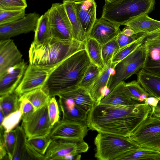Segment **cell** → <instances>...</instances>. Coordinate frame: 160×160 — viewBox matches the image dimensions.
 I'll return each instance as SVG.
<instances>
[{"label":"cell","instance_id":"1","mask_svg":"<svg viewBox=\"0 0 160 160\" xmlns=\"http://www.w3.org/2000/svg\"><path fill=\"white\" fill-rule=\"evenodd\" d=\"M151 110L144 102L126 106L96 104L88 112L86 123L89 129L98 133L129 137Z\"/></svg>","mask_w":160,"mask_h":160},{"label":"cell","instance_id":"2","mask_svg":"<svg viewBox=\"0 0 160 160\" xmlns=\"http://www.w3.org/2000/svg\"><path fill=\"white\" fill-rule=\"evenodd\" d=\"M91 62L85 49L77 52L51 70L42 89L51 98L78 87Z\"/></svg>","mask_w":160,"mask_h":160},{"label":"cell","instance_id":"3","mask_svg":"<svg viewBox=\"0 0 160 160\" xmlns=\"http://www.w3.org/2000/svg\"><path fill=\"white\" fill-rule=\"evenodd\" d=\"M85 42L65 41L51 37L40 44L32 42L29 50V63L53 68L75 52L85 49Z\"/></svg>","mask_w":160,"mask_h":160},{"label":"cell","instance_id":"4","mask_svg":"<svg viewBox=\"0 0 160 160\" xmlns=\"http://www.w3.org/2000/svg\"><path fill=\"white\" fill-rule=\"evenodd\" d=\"M102 18L119 27L132 19L153 10L155 0H117L105 2Z\"/></svg>","mask_w":160,"mask_h":160},{"label":"cell","instance_id":"5","mask_svg":"<svg viewBox=\"0 0 160 160\" xmlns=\"http://www.w3.org/2000/svg\"><path fill=\"white\" fill-rule=\"evenodd\" d=\"M95 157L99 160H116L120 156L139 146L129 137L98 133L94 140Z\"/></svg>","mask_w":160,"mask_h":160},{"label":"cell","instance_id":"6","mask_svg":"<svg viewBox=\"0 0 160 160\" xmlns=\"http://www.w3.org/2000/svg\"><path fill=\"white\" fill-rule=\"evenodd\" d=\"M146 58L144 43L118 62L114 68V72L110 78L108 86L109 93L120 82L124 81L142 68Z\"/></svg>","mask_w":160,"mask_h":160},{"label":"cell","instance_id":"7","mask_svg":"<svg viewBox=\"0 0 160 160\" xmlns=\"http://www.w3.org/2000/svg\"><path fill=\"white\" fill-rule=\"evenodd\" d=\"M129 137L139 147L160 152V118L149 115Z\"/></svg>","mask_w":160,"mask_h":160},{"label":"cell","instance_id":"8","mask_svg":"<svg viewBox=\"0 0 160 160\" xmlns=\"http://www.w3.org/2000/svg\"><path fill=\"white\" fill-rule=\"evenodd\" d=\"M89 146L84 141L72 142L52 140L45 155L46 160H79L80 154L88 151Z\"/></svg>","mask_w":160,"mask_h":160},{"label":"cell","instance_id":"9","mask_svg":"<svg viewBox=\"0 0 160 160\" xmlns=\"http://www.w3.org/2000/svg\"><path fill=\"white\" fill-rule=\"evenodd\" d=\"M47 11L51 37L65 41L74 39L71 25L63 3H53Z\"/></svg>","mask_w":160,"mask_h":160},{"label":"cell","instance_id":"10","mask_svg":"<svg viewBox=\"0 0 160 160\" xmlns=\"http://www.w3.org/2000/svg\"><path fill=\"white\" fill-rule=\"evenodd\" d=\"M89 129L86 122L62 118L53 126L49 135L52 140L80 142L84 141Z\"/></svg>","mask_w":160,"mask_h":160},{"label":"cell","instance_id":"11","mask_svg":"<svg viewBox=\"0 0 160 160\" xmlns=\"http://www.w3.org/2000/svg\"><path fill=\"white\" fill-rule=\"evenodd\" d=\"M21 126L28 138L49 135L52 128L47 105L22 120Z\"/></svg>","mask_w":160,"mask_h":160},{"label":"cell","instance_id":"12","mask_svg":"<svg viewBox=\"0 0 160 160\" xmlns=\"http://www.w3.org/2000/svg\"><path fill=\"white\" fill-rule=\"evenodd\" d=\"M53 69L40 67L29 63L14 92L20 97L27 92L42 88Z\"/></svg>","mask_w":160,"mask_h":160},{"label":"cell","instance_id":"13","mask_svg":"<svg viewBox=\"0 0 160 160\" xmlns=\"http://www.w3.org/2000/svg\"><path fill=\"white\" fill-rule=\"evenodd\" d=\"M40 17L37 13H30L17 21L0 25V40L9 39L22 34L34 32Z\"/></svg>","mask_w":160,"mask_h":160},{"label":"cell","instance_id":"14","mask_svg":"<svg viewBox=\"0 0 160 160\" xmlns=\"http://www.w3.org/2000/svg\"><path fill=\"white\" fill-rule=\"evenodd\" d=\"M22 55L13 41L10 39L0 40V77L7 70L20 62Z\"/></svg>","mask_w":160,"mask_h":160},{"label":"cell","instance_id":"15","mask_svg":"<svg viewBox=\"0 0 160 160\" xmlns=\"http://www.w3.org/2000/svg\"><path fill=\"white\" fill-rule=\"evenodd\" d=\"M28 66L24 60L9 68L0 77V96L13 92L20 83Z\"/></svg>","mask_w":160,"mask_h":160},{"label":"cell","instance_id":"16","mask_svg":"<svg viewBox=\"0 0 160 160\" xmlns=\"http://www.w3.org/2000/svg\"><path fill=\"white\" fill-rule=\"evenodd\" d=\"M120 31L119 27L101 18L96 19L88 36L95 39L102 45L116 38Z\"/></svg>","mask_w":160,"mask_h":160},{"label":"cell","instance_id":"17","mask_svg":"<svg viewBox=\"0 0 160 160\" xmlns=\"http://www.w3.org/2000/svg\"><path fill=\"white\" fill-rule=\"evenodd\" d=\"M78 17L87 37L96 20L97 5L94 0L74 2Z\"/></svg>","mask_w":160,"mask_h":160},{"label":"cell","instance_id":"18","mask_svg":"<svg viewBox=\"0 0 160 160\" xmlns=\"http://www.w3.org/2000/svg\"><path fill=\"white\" fill-rule=\"evenodd\" d=\"M114 69L105 66L93 85L88 91L96 104H98L101 100L109 92L108 86L110 78L114 74Z\"/></svg>","mask_w":160,"mask_h":160},{"label":"cell","instance_id":"19","mask_svg":"<svg viewBox=\"0 0 160 160\" xmlns=\"http://www.w3.org/2000/svg\"><path fill=\"white\" fill-rule=\"evenodd\" d=\"M58 105L63 119L86 122L88 113L81 108L69 98L59 96Z\"/></svg>","mask_w":160,"mask_h":160},{"label":"cell","instance_id":"20","mask_svg":"<svg viewBox=\"0 0 160 160\" xmlns=\"http://www.w3.org/2000/svg\"><path fill=\"white\" fill-rule=\"evenodd\" d=\"M124 25L133 30L135 34L147 33L160 28V21L151 18L147 14H143L132 19Z\"/></svg>","mask_w":160,"mask_h":160},{"label":"cell","instance_id":"21","mask_svg":"<svg viewBox=\"0 0 160 160\" xmlns=\"http://www.w3.org/2000/svg\"><path fill=\"white\" fill-rule=\"evenodd\" d=\"M137 82L152 96L160 100V77L141 69L137 73Z\"/></svg>","mask_w":160,"mask_h":160},{"label":"cell","instance_id":"22","mask_svg":"<svg viewBox=\"0 0 160 160\" xmlns=\"http://www.w3.org/2000/svg\"><path fill=\"white\" fill-rule=\"evenodd\" d=\"M124 81L117 85L101 101L99 104L114 106H126L136 104L138 102L133 100L127 96L123 92L125 83Z\"/></svg>","mask_w":160,"mask_h":160},{"label":"cell","instance_id":"23","mask_svg":"<svg viewBox=\"0 0 160 160\" xmlns=\"http://www.w3.org/2000/svg\"><path fill=\"white\" fill-rule=\"evenodd\" d=\"M59 96L71 98L76 104L88 113L96 105L88 91L79 86L64 92Z\"/></svg>","mask_w":160,"mask_h":160},{"label":"cell","instance_id":"24","mask_svg":"<svg viewBox=\"0 0 160 160\" xmlns=\"http://www.w3.org/2000/svg\"><path fill=\"white\" fill-rule=\"evenodd\" d=\"M62 3L71 25L74 39L81 42H85L87 37L76 12L74 1L63 0Z\"/></svg>","mask_w":160,"mask_h":160},{"label":"cell","instance_id":"25","mask_svg":"<svg viewBox=\"0 0 160 160\" xmlns=\"http://www.w3.org/2000/svg\"><path fill=\"white\" fill-rule=\"evenodd\" d=\"M160 160V152L150 148L139 147L120 156L116 160Z\"/></svg>","mask_w":160,"mask_h":160},{"label":"cell","instance_id":"26","mask_svg":"<svg viewBox=\"0 0 160 160\" xmlns=\"http://www.w3.org/2000/svg\"><path fill=\"white\" fill-rule=\"evenodd\" d=\"M33 42L39 44L43 43L51 37L47 11L40 16L34 31Z\"/></svg>","mask_w":160,"mask_h":160},{"label":"cell","instance_id":"27","mask_svg":"<svg viewBox=\"0 0 160 160\" xmlns=\"http://www.w3.org/2000/svg\"><path fill=\"white\" fill-rule=\"evenodd\" d=\"M85 49L91 62L101 70L104 67L102 52V45L96 40L89 36L85 40Z\"/></svg>","mask_w":160,"mask_h":160},{"label":"cell","instance_id":"28","mask_svg":"<svg viewBox=\"0 0 160 160\" xmlns=\"http://www.w3.org/2000/svg\"><path fill=\"white\" fill-rule=\"evenodd\" d=\"M20 97L27 99L33 106L35 111L47 105L51 98L42 88L27 92Z\"/></svg>","mask_w":160,"mask_h":160},{"label":"cell","instance_id":"29","mask_svg":"<svg viewBox=\"0 0 160 160\" xmlns=\"http://www.w3.org/2000/svg\"><path fill=\"white\" fill-rule=\"evenodd\" d=\"M146 33H143L138 39L132 43L117 50L114 53L111 68L114 69L117 64L144 43Z\"/></svg>","mask_w":160,"mask_h":160},{"label":"cell","instance_id":"30","mask_svg":"<svg viewBox=\"0 0 160 160\" xmlns=\"http://www.w3.org/2000/svg\"><path fill=\"white\" fill-rule=\"evenodd\" d=\"M0 109L5 117L19 109L20 104V97L14 92L0 96Z\"/></svg>","mask_w":160,"mask_h":160},{"label":"cell","instance_id":"31","mask_svg":"<svg viewBox=\"0 0 160 160\" xmlns=\"http://www.w3.org/2000/svg\"><path fill=\"white\" fill-rule=\"evenodd\" d=\"M17 138L12 160H26V147L28 138L21 126L15 128Z\"/></svg>","mask_w":160,"mask_h":160},{"label":"cell","instance_id":"32","mask_svg":"<svg viewBox=\"0 0 160 160\" xmlns=\"http://www.w3.org/2000/svg\"><path fill=\"white\" fill-rule=\"evenodd\" d=\"M101 70L97 65L91 62L78 86L88 91L98 77Z\"/></svg>","mask_w":160,"mask_h":160},{"label":"cell","instance_id":"33","mask_svg":"<svg viewBox=\"0 0 160 160\" xmlns=\"http://www.w3.org/2000/svg\"><path fill=\"white\" fill-rule=\"evenodd\" d=\"M0 134L3 136L8 158L9 160H12L16 141L17 133L16 129L6 132L1 127L0 128Z\"/></svg>","mask_w":160,"mask_h":160},{"label":"cell","instance_id":"34","mask_svg":"<svg viewBox=\"0 0 160 160\" xmlns=\"http://www.w3.org/2000/svg\"><path fill=\"white\" fill-rule=\"evenodd\" d=\"M52 141L49 135L28 138L27 140L28 143L36 151L44 155Z\"/></svg>","mask_w":160,"mask_h":160},{"label":"cell","instance_id":"35","mask_svg":"<svg viewBox=\"0 0 160 160\" xmlns=\"http://www.w3.org/2000/svg\"><path fill=\"white\" fill-rule=\"evenodd\" d=\"M119 48L116 38L102 45V56L104 66L111 68L114 54Z\"/></svg>","mask_w":160,"mask_h":160},{"label":"cell","instance_id":"36","mask_svg":"<svg viewBox=\"0 0 160 160\" xmlns=\"http://www.w3.org/2000/svg\"><path fill=\"white\" fill-rule=\"evenodd\" d=\"M124 93L129 98L139 102L140 96L147 92L136 81L128 83H125L123 89Z\"/></svg>","mask_w":160,"mask_h":160},{"label":"cell","instance_id":"37","mask_svg":"<svg viewBox=\"0 0 160 160\" xmlns=\"http://www.w3.org/2000/svg\"><path fill=\"white\" fill-rule=\"evenodd\" d=\"M22 111L20 106L19 109L6 116L4 118L0 127H2L6 132L13 130L16 128L20 120H22Z\"/></svg>","mask_w":160,"mask_h":160},{"label":"cell","instance_id":"38","mask_svg":"<svg viewBox=\"0 0 160 160\" xmlns=\"http://www.w3.org/2000/svg\"><path fill=\"white\" fill-rule=\"evenodd\" d=\"M24 9L8 10L0 9V25L10 23L23 18L26 15Z\"/></svg>","mask_w":160,"mask_h":160},{"label":"cell","instance_id":"39","mask_svg":"<svg viewBox=\"0 0 160 160\" xmlns=\"http://www.w3.org/2000/svg\"><path fill=\"white\" fill-rule=\"evenodd\" d=\"M47 106L48 116L53 127L60 120L59 107L55 97L50 98Z\"/></svg>","mask_w":160,"mask_h":160},{"label":"cell","instance_id":"40","mask_svg":"<svg viewBox=\"0 0 160 160\" xmlns=\"http://www.w3.org/2000/svg\"><path fill=\"white\" fill-rule=\"evenodd\" d=\"M27 6L26 0H0V9L25 10Z\"/></svg>","mask_w":160,"mask_h":160},{"label":"cell","instance_id":"41","mask_svg":"<svg viewBox=\"0 0 160 160\" xmlns=\"http://www.w3.org/2000/svg\"><path fill=\"white\" fill-rule=\"evenodd\" d=\"M143 34L139 33L132 36H128L124 34L121 31L116 38V40L119 48L136 40L141 37Z\"/></svg>","mask_w":160,"mask_h":160},{"label":"cell","instance_id":"42","mask_svg":"<svg viewBox=\"0 0 160 160\" xmlns=\"http://www.w3.org/2000/svg\"><path fill=\"white\" fill-rule=\"evenodd\" d=\"M142 69L160 77V56L155 60L145 61Z\"/></svg>","mask_w":160,"mask_h":160},{"label":"cell","instance_id":"43","mask_svg":"<svg viewBox=\"0 0 160 160\" xmlns=\"http://www.w3.org/2000/svg\"><path fill=\"white\" fill-rule=\"evenodd\" d=\"M20 106L22 111V120L25 118L35 111L34 108L31 102L26 98L20 97Z\"/></svg>","mask_w":160,"mask_h":160},{"label":"cell","instance_id":"44","mask_svg":"<svg viewBox=\"0 0 160 160\" xmlns=\"http://www.w3.org/2000/svg\"><path fill=\"white\" fill-rule=\"evenodd\" d=\"M26 160H46V159L44 155L38 152L27 141L26 147Z\"/></svg>","mask_w":160,"mask_h":160},{"label":"cell","instance_id":"45","mask_svg":"<svg viewBox=\"0 0 160 160\" xmlns=\"http://www.w3.org/2000/svg\"><path fill=\"white\" fill-rule=\"evenodd\" d=\"M144 43L146 52L160 53V39L145 40Z\"/></svg>","mask_w":160,"mask_h":160},{"label":"cell","instance_id":"46","mask_svg":"<svg viewBox=\"0 0 160 160\" xmlns=\"http://www.w3.org/2000/svg\"><path fill=\"white\" fill-rule=\"evenodd\" d=\"M159 100L156 98L149 96L146 98L144 103L149 105L152 109L157 106Z\"/></svg>","mask_w":160,"mask_h":160},{"label":"cell","instance_id":"47","mask_svg":"<svg viewBox=\"0 0 160 160\" xmlns=\"http://www.w3.org/2000/svg\"><path fill=\"white\" fill-rule=\"evenodd\" d=\"M0 149V159L1 160L4 158L6 156H7L8 157L7 152L4 145L3 136L2 134H1Z\"/></svg>","mask_w":160,"mask_h":160},{"label":"cell","instance_id":"48","mask_svg":"<svg viewBox=\"0 0 160 160\" xmlns=\"http://www.w3.org/2000/svg\"><path fill=\"white\" fill-rule=\"evenodd\" d=\"M146 34L145 40L151 39H160V28L153 32Z\"/></svg>","mask_w":160,"mask_h":160},{"label":"cell","instance_id":"49","mask_svg":"<svg viewBox=\"0 0 160 160\" xmlns=\"http://www.w3.org/2000/svg\"><path fill=\"white\" fill-rule=\"evenodd\" d=\"M149 115L160 118V100L157 106L152 109Z\"/></svg>","mask_w":160,"mask_h":160},{"label":"cell","instance_id":"50","mask_svg":"<svg viewBox=\"0 0 160 160\" xmlns=\"http://www.w3.org/2000/svg\"><path fill=\"white\" fill-rule=\"evenodd\" d=\"M121 31L124 34L128 36H132L135 34L133 30L127 26Z\"/></svg>","mask_w":160,"mask_h":160},{"label":"cell","instance_id":"51","mask_svg":"<svg viewBox=\"0 0 160 160\" xmlns=\"http://www.w3.org/2000/svg\"><path fill=\"white\" fill-rule=\"evenodd\" d=\"M5 116L2 110L0 109V125H1L5 118Z\"/></svg>","mask_w":160,"mask_h":160},{"label":"cell","instance_id":"52","mask_svg":"<svg viewBox=\"0 0 160 160\" xmlns=\"http://www.w3.org/2000/svg\"><path fill=\"white\" fill-rule=\"evenodd\" d=\"M117 0H105V2H111L116 1Z\"/></svg>","mask_w":160,"mask_h":160},{"label":"cell","instance_id":"53","mask_svg":"<svg viewBox=\"0 0 160 160\" xmlns=\"http://www.w3.org/2000/svg\"><path fill=\"white\" fill-rule=\"evenodd\" d=\"M74 2H81L86 0H70Z\"/></svg>","mask_w":160,"mask_h":160}]
</instances>
